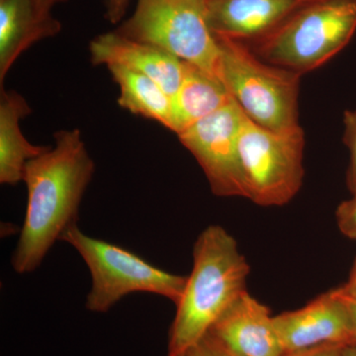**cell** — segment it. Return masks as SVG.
<instances>
[{
	"mask_svg": "<svg viewBox=\"0 0 356 356\" xmlns=\"http://www.w3.org/2000/svg\"><path fill=\"white\" fill-rule=\"evenodd\" d=\"M55 140L53 149L25 166L27 207L11 259L19 274L36 270L65 229L77 224L79 205L95 173L79 130L60 131Z\"/></svg>",
	"mask_w": 356,
	"mask_h": 356,
	"instance_id": "obj_1",
	"label": "cell"
},
{
	"mask_svg": "<svg viewBox=\"0 0 356 356\" xmlns=\"http://www.w3.org/2000/svg\"><path fill=\"white\" fill-rule=\"evenodd\" d=\"M250 267L227 229L211 225L193 247V267L177 304L168 356L186 355L242 293Z\"/></svg>",
	"mask_w": 356,
	"mask_h": 356,
	"instance_id": "obj_2",
	"label": "cell"
},
{
	"mask_svg": "<svg viewBox=\"0 0 356 356\" xmlns=\"http://www.w3.org/2000/svg\"><path fill=\"white\" fill-rule=\"evenodd\" d=\"M355 31L356 0H311L254 42V51L264 62L303 74L334 57Z\"/></svg>",
	"mask_w": 356,
	"mask_h": 356,
	"instance_id": "obj_3",
	"label": "cell"
},
{
	"mask_svg": "<svg viewBox=\"0 0 356 356\" xmlns=\"http://www.w3.org/2000/svg\"><path fill=\"white\" fill-rule=\"evenodd\" d=\"M217 39L222 51V83L245 116L276 132L300 127L302 74L262 62L241 42Z\"/></svg>",
	"mask_w": 356,
	"mask_h": 356,
	"instance_id": "obj_4",
	"label": "cell"
},
{
	"mask_svg": "<svg viewBox=\"0 0 356 356\" xmlns=\"http://www.w3.org/2000/svg\"><path fill=\"white\" fill-rule=\"evenodd\" d=\"M60 241L76 248L88 267L91 289L86 306L89 311L105 313L124 297L138 292L159 295L175 305L181 299L185 276L163 270L114 243L91 238L77 224L65 229Z\"/></svg>",
	"mask_w": 356,
	"mask_h": 356,
	"instance_id": "obj_5",
	"label": "cell"
},
{
	"mask_svg": "<svg viewBox=\"0 0 356 356\" xmlns=\"http://www.w3.org/2000/svg\"><path fill=\"white\" fill-rule=\"evenodd\" d=\"M116 32L159 47L222 83L221 47L208 22L207 0H138Z\"/></svg>",
	"mask_w": 356,
	"mask_h": 356,
	"instance_id": "obj_6",
	"label": "cell"
},
{
	"mask_svg": "<svg viewBox=\"0 0 356 356\" xmlns=\"http://www.w3.org/2000/svg\"><path fill=\"white\" fill-rule=\"evenodd\" d=\"M305 134L300 127L276 132L243 117L238 153L247 199L259 206H283L303 184Z\"/></svg>",
	"mask_w": 356,
	"mask_h": 356,
	"instance_id": "obj_7",
	"label": "cell"
},
{
	"mask_svg": "<svg viewBox=\"0 0 356 356\" xmlns=\"http://www.w3.org/2000/svg\"><path fill=\"white\" fill-rule=\"evenodd\" d=\"M245 117L235 99L178 134L180 143L198 161L211 191L219 197L247 198L238 153Z\"/></svg>",
	"mask_w": 356,
	"mask_h": 356,
	"instance_id": "obj_8",
	"label": "cell"
},
{
	"mask_svg": "<svg viewBox=\"0 0 356 356\" xmlns=\"http://www.w3.org/2000/svg\"><path fill=\"white\" fill-rule=\"evenodd\" d=\"M285 353L323 346L356 343L350 315L337 289L325 292L298 310L274 317Z\"/></svg>",
	"mask_w": 356,
	"mask_h": 356,
	"instance_id": "obj_9",
	"label": "cell"
},
{
	"mask_svg": "<svg viewBox=\"0 0 356 356\" xmlns=\"http://www.w3.org/2000/svg\"><path fill=\"white\" fill-rule=\"evenodd\" d=\"M236 356H282L274 317L245 290L225 311L209 332Z\"/></svg>",
	"mask_w": 356,
	"mask_h": 356,
	"instance_id": "obj_10",
	"label": "cell"
},
{
	"mask_svg": "<svg viewBox=\"0 0 356 356\" xmlns=\"http://www.w3.org/2000/svg\"><path fill=\"white\" fill-rule=\"evenodd\" d=\"M93 65H119L153 79L170 97L177 92L186 62L154 44L127 38L119 33L100 35L89 46Z\"/></svg>",
	"mask_w": 356,
	"mask_h": 356,
	"instance_id": "obj_11",
	"label": "cell"
},
{
	"mask_svg": "<svg viewBox=\"0 0 356 356\" xmlns=\"http://www.w3.org/2000/svg\"><path fill=\"white\" fill-rule=\"evenodd\" d=\"M311 0H207L208 22L215 36L257 42Z\"/></svg>",
	"mask_w": 356,
	"mask_h": 356,
	"instance_id": "obj_12",
	"label": "cell"
},
{
	"mask_svg": "<svg viewBox=\"0 0 356 356\" xmlns=\"http://www.w3.org/2000/svg\"><path fill=\"white\" fill-rule=\"evenodd\" d=\"M53 16H42L34 0H0V81L23 51L60 31Z\"/></svg>",
	"mask_w": 356,
	"mask_h": 356,
	"instance_id": "obj_13",
	"label": "cell"
},
{
	"mask_svg": "<svg viewBox=\"0 0 356 356\" xmlns=\"http://www.w3.org/2000/svg\"><path fill=\"white\" fill-rule=\"evenodd\" d=\"M31 112L29 104L15 91L1 88L0 98V182L15 185L23 180L28 161L46 152L48 147L29 142L20 128V121Z\"/></svg>",
	"mask_w": 356,
	"mask_h": 356,
	"instance_id": "obj_14",
	"label": "cell"
},
{
	"mask_svg": "<svg viewBox=\"0 0 356 356\" xmlns=\"http://www.w3.org/2000/svg\"><path fill=\"white\" fill-rule=\"evenodd\" d=\"M233 99L219 79L186 63L179 88L172 97V129L184 132L194 124L214 113Z\"/></svg>",
	"mask_w": 356,
	"mask_h": 356,
	"instance_id": "obj_15",
	"label": "cell"
},
{
	"mask_svg": "<svg viewBox=\"0 0 356 356\" xmlns=\"http://www.w3.org/2000/svg\"><path fill=\"white\" fill-rule=\"evenodd\" d=\"M107 67L120 89L122 108L172 129V97L156 81L119 65Z\"/></svg>",
	"mask_w": 356,
	"mask_h": 356,
	"instance_id": "obj_16",
	"label": "cell"
},
{
	"mask_svg": "<svg viewBox=\"0 0 356 356\" xmlns=\"http://www.w3.org/2000/svg\"><path fill=\"white\" fill-rule=\"evenodd\" d=\"M343 142L350 153V168L348 170V186L351 193L356 192V109L346 110L343 116Z\"/></svg>",
	"mask_w": 356,
	"mask_h": 356,
	"instance_id": "obj_17",
	"label": "cell"
},
{
	"mask_svg": "<svg viewBox=\"0 0 356 356\" xmlns=\"http://www.w3.org/2000/svg\"><path fill=\"white\" fill-rule=\"evenodd\" d=\"M336 217L339 231L348 238L356 240V192L353 197L339 204Z\"/></svg>",
	"mask_w": 356,
	"mask_h": 356,
	"instance_id": "obj_18",
	"label": "cell"
},
{
	"mask_svg": "<svg viewBox=\"0 0 356 356\" xmlns=\"http://www.w3.org/2000/svg\"><path fill=\"white\" fill-rule=\"evenodd\" d=\"M187 356H236L210 332L186 353Z\"/></svg>",
	"mask_w": 356,
	"mask_h": 356,
	"instance_id": "obj_19",
	"label": "cell"
},
{
	"mask_svg": "<svg viewBox=\"0 0 356 356\" xmlns=\"http://www.w3.org/2000/svg\"><path fill=\"white\" fill-rule=\"evenodd\" d=\"M343 346L339 344H323L308 350L284 353L282 356H341Z\"/></svg>",
	"mask_w": 356,
	"mask_h": 356,
	"instance_id": "obj_20",
	"label": "cell"
},
{
	"mask_svg": "<svg viewBox=\"0 0 356 356\" xmlns=\"http://www.w3.org/2000/svg\"><path fill=\"white\" fill-rule=\"evenodd\" d=\"M130 0H106V18L110 23L115 24L121 21L127 11Z\"/></svg>",
	"mask_w": 356,
	"mask_h": 356,
	"instance_id": "obj_21",
	"label": "cell"
},
{
	"mask_svg": "<svg viewBox=\"0 0 356 356\" xmlns=\"http://www.w3.org/2000/svg\"><path fill=\"white\" fill-rule=\"evenodd\" d=\"M339 296L343 300L344 305L346 307V310L350 315L351 325H353V332L356 339V297L350 296V295L344 293L341 287L337 288Z\"/></svg>",
	"mask_w": 356,
	"mask_h": 356,
	"instance_id": "obj_22",
	"label": "cell"
},
{
	"mask_svg": "<svg viewBox=\"0 0 356 356\" xmlns=\"http://www.w3.org/2000/svg\"><path fill=\"white\" fill-rule=\"evenodd\" d=\"M67 1V0H34L35 6L37 10L42 16L51 15V8L60 2Z\"/></svg>",
	"mask_w": 356,
	"mask_h": 356,
	"instance_id": "obj_23",
	"label": "cell"
},
{
	"mask_svg": "<svg viewBox=\"0 0 356 356\" xmlns=\"http://www.w3.org/2000/svg\"><path fill=\"white\" fill-rule=\"evenodd\" d=\"M341 290L350 296L356 297V261L355 266L351 269L350 278H348V282L341 286Z\"/></svg>",
	"mask_w": 356,
	"mask_h": 356,
	"instance_id": "obj_24",
	"label": "cell"
},
{
	"mask_svg": "<svg viewBox=\"0 0 356 356\" xmlns=\"http://www.w3.org/2000/svg\"><path fill=\"white\" fill-rule=\"evenodd\" d=\"M341 356H356V343L344 346L341 350Z\"/></svg>",
	"mask_w": 356,
	"mask_h": 356,
	"instance_id": "obj_25",
	"label": "cell"
},
{
	"mask_svg": "<svg viewBox=\"0 0 356 356\" xmlns=\"http://www.w3.org/2000/svg\"><path fill=\"white\" fill-rule=\"evenodd\" d=\"M182 356H187V355H182Z\"/></svg>",
	"mask_w": 356,
	"mask_h": 356,
	"instance_id": "obj_26",
	"label": "cell"
}]
</instances>
